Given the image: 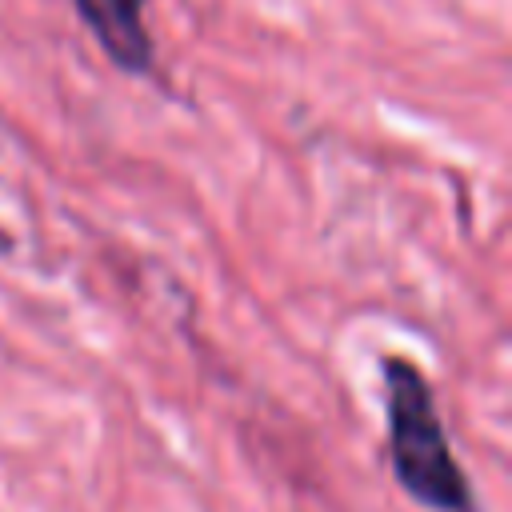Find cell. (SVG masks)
Segmentation results:
<instances>
[{
	"label": "cell",
	"instance_id": "1",
	"mask_svg": "<svg viewBox=\"0 0 512 512\" xmlns=\"http://www.w3.org/2000/svg\"><path fill=\"white\" fill-rule=\"evenodd\" d=\"M380 372L396 484L432 512H472V488L448 444L428 376L408 356H384Z\"/></svg>",
	"mask_w": 512,
	"mask_h": 512
},
{
	"label": "cell",
	"instance_id": "2",
	"mask_svg": "<svg viewBox=\"0 0 512 512\" xmlns=\"http://www.w3.org/2000/svg\"><path fill=\"white\" fill-rule=\"evenodd\" d=\"M104 56L124 72H148L152 68V36L144 28V4L148 0H72Z\"/></svg>",
	"mask_w": 512,
	"mask_h": 512
}]
</instances>
